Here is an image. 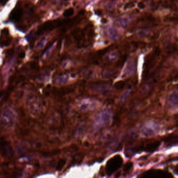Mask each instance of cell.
<instances>
[{"mask_svg": "<svg viewBox=\"0 0 178 178\" xmlns=\"http://www.w3.org/2000/svg\"><path fill=\"white\" fill-rule=\"evenodd\" d=\"M15 117L13 111L9 108L4 109L0 116V124L5 128H10L13 127L15 123Z\"/></svg>", "mask_w": 178, "mask_h": 178, "instance_id": "cell-1", "label": "cell"}, {"mask_svg": "<svg viewBox=\"0 0 178 178\" xmlns=\"http://www.w3.org/2000/svg\"><path fill=\"white\" fill-rule=\"evenodd\" d=\"M123 163V159L120 155H116L111 158L106 163V174L110 176L114 173L116 170H118Z\"/></svg>", "mask_w": 178, "mask_h": 178, "instance_id": "cell-2", "label": "cell"}, {"mask_svg": "<svg viewBox=\"0 0 178 178\" xmlns=\"http://www.w3.org/2000/svg\"><path fill=\"white\" fill-rule=\"evenodd\" d=\"M167 105L170 109L178 108V88L172 92L167 100Z\"/></svg>", "mask_w": 178, "mask_h": 178, "instance_id": "cell-3", "label": "cell"}, {"mask_svg": "<svg viewBox=\"0 0 178 178\" xmlns=\"http://www.w3.org/2000/svg\"><path fill=\"white\" fill-rule=\"evenodd\" d=\"M0 150L1 154L7 158H11L13 156V152L11 147L6 142H4L1 144Z\"/></svg>", "mask_w": 178, "mask_h": 178, "instance_id": "cell-4", "label": "cell"}, {"mask_svg": "<svg viewBox=\"0 0 178 178\" xmlns=\"http://www.w3.org/2000/svg\"><path fill=\"white\" fill-rule=\"evenodd\" d=\"M157 125L154 124H149L148 125L145 126L142 129V133L145 136H152L155 134L157 131Z\"/></svg>", "mask_w": 178, "mask_h": 178, "instance_id": "cell-5", "label": "cell"}, {"mask_svg": "<svg viewBox=\"0 0 178 178\" xmlns=\"http://www.w3.org/2000/svg\"><path fill=\"white\" fill-rule=\"evenodd\" d=\"M54 23L52 22H47L39 27L37 31V35H40L48 30H51L54 28Z\"/></svg>", "mask_w": 178, "mask_h": 178, "instance_id": "cell-6", "label": "cell"}, {"mask_svg": "<svg viewBox=\"0 0 178 178\" xmlns=\"http://www.w3.org/2000/svg\"><path fill=\"white\" fill-rule=\"evenodd\" d=\"M22 15H23L22 10L21 9H19V8H17V9H15V10H14L11 12L10 18L12 21H14V22H17L21 18Z\"/></svg>", "mask_w": 178, "mask_h": 178, "instance_id": "cell-7", "label": "cell"}, {"mask_svg": "<svg viewBox=\"0 0 178 178\" xmlns=\"http://www.w3.org/2000/svg\"><path fill=\"white\" fill-rule=\"evenodd\" d=\"M108 35H109V38L112 41L117 40L118 38L119 34L118 31H116V29H115L114 28H111L108 30Z\"/></svg>", "mask_w": 178, "mask_h": 178, "instance_id": "cell-8", "label": "cell"}, {"mask_svg": "<svg viewBox=\"0 0 178 178\" xmlns=\"http://www.w3.org/2000/svg\"><path fill=\"white\" fill-rule=\"evenodd\" d=\"M66 163V161L65 159H61L58 161L56 166V170L57 171H61L64 167Z\"/></svg>", "mask_w": 178, "mask_h": 178, "instance_id": "cell-9", "label": "cell"}, {"mask_svg": "<svg viewBox=\"0 0 178 178\" xmlns=\"http://www.w3.org/2000/svg\"><path fill=\"white\" fill-rule=\"evenodd\" d=\"M125 83L124 81H119L116 83L114 85L115 88L117 90H121L125 87Z\"/></svg>", "mask_w": 178, "mask_h": 178, "instance_id": "cell-10", "label": "cell"}, {"mask_svg": "<svg viewBox=\"0 0 178 178\" xmlns=\"http://www.w3.org/2000/svg\"><path fill=\"white\" fill-rule=\"evenodd\" d=\"M117 23H118V24L119 25V26L122 27L123 28H125L126 26H127V23H128V21L126 18H121V19H119L118 21H117Z\"/></svg>", "mask_w": 178, "mask_h": 178, "instance_id": "cell-11", "label": "cell"}, {"mask_svg": "<svg viewBox=\"0 0 178 178\" xmlns=\"http://www.w3.org/2000/svg\"><path fill=\"white\" fill-rule=\"evenodd\" d=\"M74 9L72 8H69L64 12V13L63 14V16H64L65 17H69L72 16V15L74 14Z\"/></svg>", "mask_w": 178, "mask_h": 178, "instance_id": "cell-12", "label": "cell"}, {"mask_svg": "<svg viewBox=\"0 0 178 178\" xmlns=\"http://www.w3.org/2000/svg\"><path fill=\"white\" fill-rule=\"evenodd\" d=\"M115 73L116 72H115L114 71H103L102 74H103V77L107 78V77H112L115 74H116Z\"/></svg>", "mask_w": 178, "mask_h": 178, "instance_id": "cell-13", "label": "cell"}, {"mask_svg": "<svg viewBox=\"0 0 178 178\" xmlns=\"http://www.w3.org/2000/svg\"><path fill=\"white\" fill-rule=\"evenodd\" d=\"M133 166V164L131 162H127V164H126L124 168V171L125 172H128L130 171V169H131Z\"/></svg>", "mask_w": 178, "mask_h": 178, "instance_id": "cell-14", "label": "cell"}, {"mask_svg": "<svg viewBox=\"0 0 178 178\" xmlns=\"http://www.w3.org/2000/svg\"><path fill=\"white\" fill-rule=\"evenodd\" d=\"M54 46V43H53V44L46 50V51H45L43 54V56L47 57V56H48V55H50V52H51L52 50V49H53Z\"/></svg>", "mask_w": 178, "mask_h": 178, "instance_id": "cell-15", "label": "cell"}, {"mask_svg": "<svg viewBox=\"0 0 178 178\" xmlns=\"http://www.w3.org/2000/svg\"><path fill=\"white\" fill-rule=\"evenodd\" d=\"M47 41V39H44L40 43H39L38 45L37 46V48L39 49H41L42 48H43Z\"/></svg>", "mask_w": 178, "mask_h": 178, "instance_id": "cell-16", "label": "cell"}, {"mask_svg": "<svg viewBox=\"0 0 178 178\" xmlns=\"http://www.w3.org/2000/svg\"><path fill=\"white\" fill-rule=\"evenodd\" d=\"M34 32L32 31V32H31L26 37V39L28 41H30V40L32 39V37H34Z\"/></svg>", "mask_w": 178, "mask_h": 178, "instance_id": "cell-17", "label": "cell"}, {"mask_svg": "<svg viewBox=\"0 0 178 178\" xmlns=\"http://www.w3.org/2000/svg\"><path fill=\"white\" fill-rule=\"evenodd\" d=\"M138 7H139L140 9H143V8L145 7V5L142 2H140V3L138 4Z\"/></svg>", "mask_w": 178, "mask_h": 178, "instance_id": "cell-18", "label": "cell"}, {"mask_svg": "<svg viewBox=\"0 0 178 178\" xmlns=\"http://www.w3.org/2000/svg\"><path fill=\"white\" fill-rule=\"evenodd\" d=\"M7 1V0H0V3H4Z\"/></svg>", "mask_w": 178, "mask_h": 178, "instance_id": "cell-19", "label": "cell"}, {"mask_svg": "<svg viewBox=\"0 0 178 178\" xmlns=\"http://www.w3.org/2000/svg\"><path fill=\"white\" fill-rule=\"evenodd\" d=\"M20 55H20V57H21V58H23L24 57L25 53H24V52H23V53H21V54Z\"/></svg>", "mask_w": 178, "mask_h": 178, "instance_id": "cell-20", "label": "cell"}]
</instances>
